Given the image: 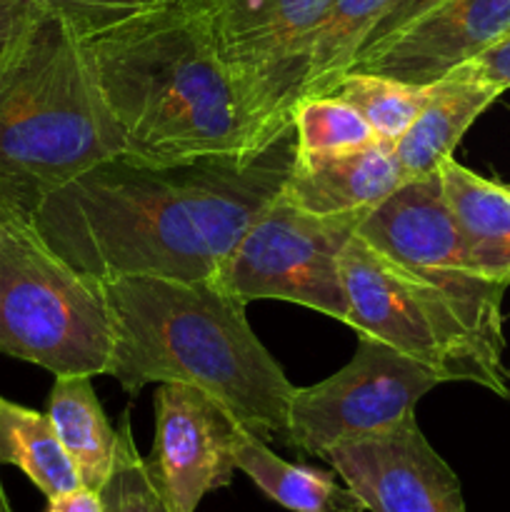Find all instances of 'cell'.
<instances>
[{
	"label": "cell",
	"instance_id": "obj_30",
	"mask_svg": "<svg viewBox=\"0 0 510 512\" xmlns=\"http://www.w3.org/2000/svg\"><path fill=\"white\" fill-rule=\"evenodd\" d=\"M0 512H13V508H10V500H8V495H5L3 480H0Z\"/></svg>",
	"mask_w": 510,
	"mask_h": 512
},
{
	"label": "cell",
	"instance_id": "obj_18",
	"mask_svg": "<svg viewBox=\"0 0 510 512\" xmlns=\"http://www.w3.org/2000/svg\"><path fill=\"white\" fill-rule=\"evenodd\" d=\"M235 468L243 470L273 503L290 512H368L335 470L325 473L288 463L248 430H240Z\"/></svg>",
	"mask_w": 510,
	"mask_h": 512
},
{
	"label": "cell",
	"instance_id": "obj_6",
	"mask_svg": "<svg viewBox=\"0 0 510 512\" xmlns=\"http://www.w3.org/2000/svg\"><path fill=\"white\" fill-rule=\"evenodd\" d=\"M348 325L433 370L443 383H473L510 400L505 355L428 280L353 235L343 250Z\"/></svg>",
	"mask_w": 510,
	"mask_h": 512
},
{
	"label": "cell",
	"instance_id": "obj_9",
	"mask_svg": "<svg viewBox=\"0 0 510 512\" xmlns=\"http://www.w3.org/2000/svg\"><path fill=\"white\" fill-rule=\"evenodd\" d=\"M355 235L443 290L463 310L475 333L505 355L503 295L508 288L480 275L470 263L445 203L438 170L425 178L405 180L360 218Z\"/></svg>",
	"mask_w": 510,
	"mask_h": 512
},
{
	"label": "cell",
	"instance_id": "obj_27",
	"mask_svg": "<svg viewBox=\"0 0 510 512\" xmlns=\"http://www.w3.org/2000/svg\"><path fill=\"white\" fill-rule=\"evenodd\" d=\"M40 13L43 10L25 0H0V55L28 30Z\"/></svg>",
	"mask_w": 510,
	"mask_h": 512
},
{
	"label": "cell",
	"instance_id": "obj_7",
	"mask_svg": "<svg viewBox=\"0 0 510 512\" xmlns=\"http://www.w3.org/2000/svg\"><path fill=\"white\" fill-rule=\"evenodd\" d=\"M363 215H315L273 200L235 243L213 275L245 305L285 300L348 325L343 250Z\"/></svg>",
	"mask_w": 510,
	"mask_h": 512
},
{
	"label": "cell",
	"instance_id": "obj_22",
	"mask_svg": "<svg viewBox=\"0 0 510 512\" xmlns=\"http://www.w3.org/2000/svg\"><path fill=\"white\" fill-rule=\"evenodd\" d=\"M293 130L300 155L345 153L378 140L353 105L330 93L298 100L293 108Z\"/></svg>",
	"mask_w": 510,
	"mask_h": 512
},
{
	"label": "cell",
	"instance_id": "obj_4",
	"mask_svg": "<svg viewBox=\"0 0 510 512\" xmlns=\"http://www.w3.org/2000/svg\"><path fill=\"white\" fill-rule=\"evenodd\" d=\"M123 153L83 38L40 13L0 55V188L30 215L48 190Z\"/></svg>",
	"mask_w": 510,
	"mask_h": 512
},
{
	"label": "cell",
	"instance_id": "obj_8",
	"mask_svg": "<svg viewBox=\"0 0 510 512\" xmlns=\"http://www.w3.org/2000/svg\"><path fill=\"white\" fill-rule=\"evenodd\" d=\"M330 0H205L215 45L265 138L283 133Z\"/></svg>",
	"mask_w": 510,
	"mask_h": 512
},
{
	"label": "cell",
	"instance_id": "obj_29",
	"mask_svg": "<svg viewBox=\"0 0 510 512\" xmlns=\"http://www.w3.org/2000/svg\"><path fill=\"white\" fill-rule=\"evenodd\" d=\"M23 215H28V210L18 203V198L5 188H0V230L13 223L15 218H23Z\"/></svg>",
	"mask_w": 510,
	"mask_h": 512
},
{
	"label": "cell",
	"instance_id": "obj_26",
	"mask_svg": "<svg viewBox=\"0 0 510 512\" xmlns=\"http://www.w3.org/2000/svg\"><path fill=\"white\" fill-rule=\"evenodd\" d=\"M460 73L470 75V78H478L483 83L495 85L505 93L510 88V35H505L500 43H495L493 48L485 50L483 55H478L470 63L460 65Z\"/></svg>",
	"mask_w": 510,
	"mask_h": 512
},
{
	"label": "cell",
	"instance_id": "obj_25",
	"mask_svg": "<svg viewBox=\"0 0 510 512\" xmlns=\"http://www.w3.org/2000/svg\"><path fill=\"white\" fill-rule=\"evenodd\" d=\"M440 3H443V0H393L390 8L383 13V18H380L378 23H375V28L370 30L368 40H365L358 55L368 53V50H373L375 45L393 38L398 30H403L405 25H410L415 18H420V15L428 13V10H433L435 5Z\"/></svg>",
	"mask_w": 510,
	"mask_h": 512
},
{
	"label": "cell",
	"instance_id": "obj_19",
	"mask_svg": "<svg viewBox=\"0 0 510 512\" xmlns=\"http://www.w3.org/2000/svg\"><path fill=\"white\" fill-rule=\"evenodd\" d=\"M0 465L18 468L45 498L80 488V475L65 453L53 420L0 395Z\"/></svg>",
	"mask_w": 510,
	"mask_h": 512
},
{
	"label": "cell",
	"instance_id": "obj_2",
	"mask_svg": "<svg viewBox=\"0 0 510 512\" xmlns=\"http://www.w3.org/2000/svg\"><path fill=\"white\" fill-rule=\"evenodd\" d=\"M83 48L133 158L243 155L273 140L250 118L203 5L145 10L83 38Z\"/></svg>",
	"mask_w": 510,
	"mask_h": 512
},
{
	"label": "cell",
	"instance_id": "obj_5",
	"mask_svg": "<svg viewBox=\"0 0 510 512\" xmlns=\"http://www.w3.org/2000/svg\"><path fill=\"white\" fill-rule=\"evenodd\" d=\"M0 353L53 375H105L113 355L103 280L60 258L28 215L0 230Z\"/></svg>",
	"mask_w": 510,
	"mask_h": 512
},
{
	"label": "cell",
	"instance_id": "obj_31",
	"mask_svg": "<svg viewBox=\"0 0 510 512\" xmlns=\"http://www.w3.org/2000/svg\"><path fill=\"white\" fill-rule=\"evenodd\" d=\"M178 3H188V5H205V0H178Z\"/></svg>",
	"mask_w": 510,
	"mask_h": 512
},
{
	"label": "cell",
	"instance_id": "obj_14",
	"mask_svg": "<svg viewBox=\"0 0 510 512\" xmlns=\"http://www.w3.org/2000/svg\"><path fill=\"white\" fill-rule=\"evenodd\" d=\"M395 143L373 140L363 148L330 155H300L283 198L315 215H365L403 185Z\"/></svg>",
	"mask_w": 510,
	"mask_h": 512
},
{
	"label": "cell",
	"instance_id": "obj_17",
	"mask_svg": "<svg viewBox=\"0 0 510 512\" xmlns=\"http://www.w3.org/2000/svg\"><path fill=\"white\" fill-rule=\"evenodd\" d=\"M48 418L78 470L80 483L93 490L103 488L113 468L118 430L100 405L93 375H55Z\"/></svg>",
	"mask_w": 510,
	"mask_h": 512
},
{
	"label": "cell",
	"instance_id": "obj_11",
	"mask_svg": "<svg viewBox=\"0 0 510 512\" xmlns=\"http://www.w3.org/2000/svg\"><path fill=\"white\" fill-rule=\"evenodd\" d=\"M245 430L223 405L185 383L155 390V440L148 463L170 512H195L233 480L235 445Z\"/></svg>",
	"mask_w": 510,
	"mask_h": 512
},
{
	"label": "cell",
	"instance_id": "obj_16",
	"mask_svg": "<svg viewBox=\"0 0 510 512\" xmlns=\"http://www.w3.org/2000/svg\"><path fill=\"white\" fill-rule=\"evenodd\" d=\"M445 203L470 263L493 283L510 285V188L483 178L450 155L438 165Z\"/></svg>",
	"mask_w": 510,
	"mask_h": 512
},
{
	"label": "cell",
	"instance_id": "obj_3",
	"mask_svg": "<svg viewBox=\"0 0 510 512\" xmlns=\"http://www.w3.org/2000/svg\"><path fill=\"white\" fill-rule=\"evenodd\" d=\"M113 315L108 378L128 395L145 385L185 383L218 400L260 440L288 435L295 385L250 328L248 305L213 278L105 280Z\"/></svg>",
	"mask_w": 510,
	"mask_h": 512
},
{
	"label": "cell",
	"instance_id": "obj_1",
	"mask_svg": "<svg viewBox=\"0 0 510 512\" xmlns=\"http://www.w3.org/2000/svg\"><path fill=\"white\" fill-rule=\"evenodd\" d=\"M293 163V120L243 155L148 163L123 153L48 190L28 218L60 258L103 283L205 280L283 193Z\"/></svg>",
	"mask_w": 510,
	"mask_h": 512
},
{
	"label": "cell",
	"instance_id": "obj_13",
	"mask_svg": "<svg viewBox=\"0 0 510 512\" xmlns=\"http://www.w3.org/2000/svg\"><path fill=\"white\" fill-rule=\"evenodd\" d=\"M510 35V0H443L358 55L350 70L433 85Z\"/></svg>",
	"mask_w": 510,
	"mask_h": 512
},
{
	"label": "cell",
	"instance_id": "obj_10",
	"mask_svg": "<svg viewBox=\"0 0 510 512\" xmlns=\"http://www.w3.org/2000/svg\"><path fill=\"white\" fill-rule=\"evenodd\" d=\"M443 380L418 360L358 335L345 368L295 388L288 410V448L323 460L333 445L368 438L415 415V405Z\"/></svg>",
	"mask_w": 510,
	"mask_h": 512
},
{
	"label": "cell",
	"instance_id": "obj_21",
	"mask_svg": "<svg viewBox=\"0 0 510 512\" xmlns=\"http://www.w3.org/2000/svg\"><path fill=\"white\" fill-rule=\"evenodd\" d=\"M430 88L433 85H413L385 78V75L348 70L330 88V95H338L340 100L353 105L368 120L378 138L395 143L408 130V125L418 118L425 100H428Z\"/></svg>",
	"mask_w": 510,
	"mask_h": 512
},
{
	"label": "cell",
	"instance_id": "obj_12",
	"mask_svg": "<svg viewBox=\"0 0 510 512\" xmlns=\"http://www.w3.org/2000/svg\"><path fill=\"white\" fill-rule=\"evenodd\" d=\"M323 460L368 512H468L458 475L415 415L383 433L333 445Z\"/></svg>",
	"mask_w": 510,
	"mask_h": 512
},
{
	"label": "cell",
	"instance_id": "obj_24",
	"mask_svg": "<svg viewBox=\"0 0 510 512\" xmlns=\"http://www.w3.org/2000/svg\"><path fill=\"white\" fill-rule=\"evenodd\" d=\"M43 13L63 18L80 38L100 33L145 10L160 8L173 0H25Z\"/></svg>",
	"mask_w": 510,
	"mask_h": 512
},
{
	"label": "cell",
	"instance_id": "obj_15",
	"mask_svg": "<svg viewBox=\"0 0 510 512\" xmlns=\"http://www.w3.org/2000/svg\"><path fill=\"white\" fill-rule=\"evenodd\" d=\"M503 95L495 85L453 70L443 80L433 83L428 100L418 118L395 140L403 180L425 178L450 158L455 145L463 140L470 125Z\"/></svg>",
	"mask_w": 510,
	"mask_h": 512
},
{
	"label": "cell",
	"instance_id": "obj_23",
	"mask_svg": "<svg viewBox=\"0 0 510 512\" xmlns=\"http://www.w3.org/2000/svg\"><path fill=\"white\" fill-rule=\"evenodd\" d=\"M115 430H118V445H115L113 468L103 488L98 490L103 512H170L148 458H143L135 448L128 410Z\"/></svg>",
	"mask_w": 510,
	"mask_h": 512
},
{
	"label": "cell",
	"instance_id": "obj_28",
	"mask_svg": "<svg viewBox=\"0 0 510 512\" xmlns=\"http://www.w3.org/2000/svg\"><path fill=\"white\" fill-rule=\"evenodd\" d=\"M45 512H103V500L98 490L80 485V488L50 498Z\"/></svg>",
	"mask_w": 510,
	"mask_h": 512
},
{
	"label": "cell",
	"instance_id": "obj_20",
	"mask_svg": "<svg viewBox=\"0 0 510 512\" xmlns=\"http://www.w3.org/2000/svg\"><path fill=\"white\" fill-rule=\"evenodd\" d=\"M390 3L393 0H330L323 23L315 30L300 100L330 93V88L353 68L370 30Z\"/></svg>",
	"mask_w": 510,
	"mask_h": 512
}]
</instances>
